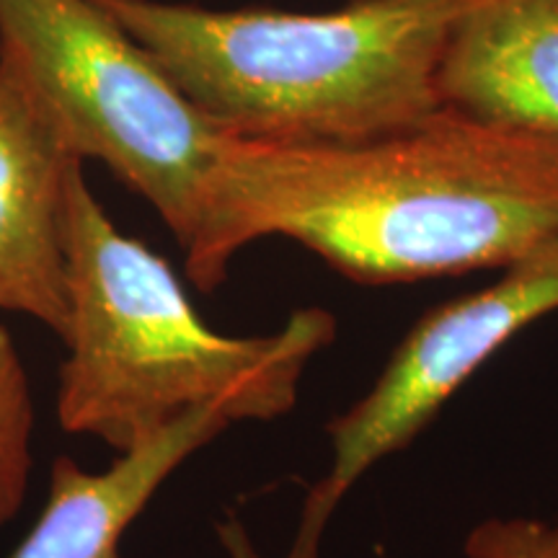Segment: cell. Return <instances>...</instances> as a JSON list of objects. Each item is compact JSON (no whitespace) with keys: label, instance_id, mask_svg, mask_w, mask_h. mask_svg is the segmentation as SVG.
I'll use <instances>...</instances> for the list:
<instances>
[{"label":"cell","instance_id":"6da1fadb","mask_svg":"<svg viewBox=\"0 0 558 558\" xmlns=\"http://www.w3.org/2000/svg\"><path fill=\"white\" fill-rule=\"evenodd\" d=\"M558 235V137L437 109L352 145L228 137L184 241L199 292L288 239L369 288L505 269Z\"/></svg>","mask_w":558,"mask_h":558},{"label":"cell","instance_id":"7a4b0ae2","mask_svg":"<svg viewBox=\"0 0 558 558\" xmlns=\"http://www.w3.org/2000/svg\"><path fill=\"white\" fill-rule=\"evenodd\" d=\"M62 246L68 354L54 414L68 435L99 439L117 456L197 409L233 424L290 414L305 369L337 339L324 308L292 311L267 337L209 329L171 264L109 218L83 163L68 184Z\"/></svg>","mask_w":558,"mask_h":558},{"label":"cell","instance_id":"3957f363","mask_svg":"<svg viewBox=\"0 0 558 558\" xmlns=\"http://www.w3.org/2000/svg\"><path fill=\"white\" fill-rule=\"evenodd\" d=\"M96 3L228 137L352 145L442 109L437 65L463 0H349L324 13Z\"/></svg>","mask_w":558,"mask_h":558},{"label":"cell","instance_id":"277c9868","mask_svg":"<svg viewBox=\"0 0 558 558\" xmlns=\"http://www.w3.org/2000/svg\"><path fill=\"white\" fill-rule=\"evenodd\" d=\"M0 45L37 81L75 156L101 160L184 246L226 132L96 0H0Z\"/></svg>","mask_w":558,"mask_h":558},{"label":"cell","instance_id":"5b68a950","mask_svg":"<svg viewBox=\"0 0 558 558\" xmlns=\"http://www.w3.org/2000/svg\"><path fill=\"white\" fill-rule=\"evenodd\" d=\"M499 271L497 282L424 313L373 388L326 424L331 465L305 494L284 558H320L326 527L365 473L409 448L494 354L558 311V235Z\"/></svg>","mask_w":558,"mask_h":558},{"label":"cell","instance_id":"8992f818","mask_svg":"<svg viewBox=\"0 0 558 558\" xmlns=\"http://www.w3.org/2000/svg\"><path fill=\"white\" fill-rule=\"evenodd\" d=\"M83 160L37 81L0 45V313H21L62 339L68 282L62 222Z\"/></svg>","mask_w":558,"mask_h":558},{"label":"cell","instance_id":"52a82bcc","mask_svg":"<svg viewBox=\"0 0 558 558\" xmlns=\"http://www.w3.org/2000/svg\"><path fill=\"white\" fill-rule=\"evenodd\" d=\"M437 96L473 120L558 137V0H463Z\"/></svg>","mask_w":558,"mask_h":558},{"label":"cell","instance_id":"ba28073f","mask_svg":"<svg viewBox=\"0 0 558 558\" xmlns=\"http://www.w3.org/2000/svg\"><path fill=\"white\" fill-rule=\"evenodd\" d=\"M230 424L218 409H197L104 471L54 458L45 507L9 558H124V533L160 486Z\"/></svg>","mask_w":558,"mask_h":558},{"label":"cell","instance_id":"9c48e42d","mask_svg":"<svg viewBox=\"0 0 558 558\" xmlns=\"http://www.w3.org/2000/svg\"><path fill=\"white\" fill-rule=\"evenodd\" d=\"M34 471V396L16 341L0 324V530L19 518Z\"/></svg>","mask_w":558,"mask_h":558},{"label":"cell","instance_id":"30bf717a","mask_svg":"<svg viewBox=\"0 0 558 558\" xmlns=\"http://www.w3.org/2000/svg\"><path fill=\"white\" fill-rule=\"evenodd\" d=\"M465 558H558V520H481L465 538Z\"/></svg>","mask_w":558,"mask_h":558},{"label":"cell","instance_id":"8fae6325","mask_svg":"<svg viewBox=\"0 0 558 558\" xmlns=\"http://www.w3.org/2000/svg\"><path fill=\"white\" fill-rule=\"evenodd\" d=\"M215 535H218V543L226 558H269L259 548V543L254 541V535H251L246 522L241 520V514H222V518L215 522Z\"/></svg>","mask_w":558,"mask_h":558}]
</instances>
